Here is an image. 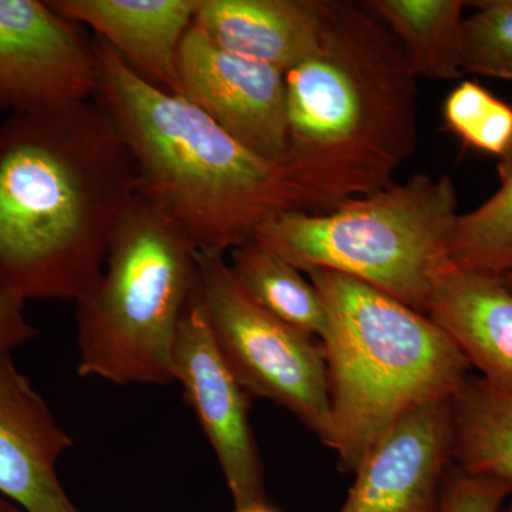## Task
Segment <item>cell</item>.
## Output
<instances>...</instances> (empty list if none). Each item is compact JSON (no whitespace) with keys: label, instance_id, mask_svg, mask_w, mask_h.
I'll list each match as a JSON object with an SVG mask.
<instances>
[{"label":"cell","instance_id":"1","mask_svg":"<svg viewBox=\"0 0 512 512\" xmlns=\"http://www.w3.org/2000/svg\"><path fill=\"white\" fill-rule=\"evenodd\" d=\"M140 192L133 154L97 97L0 123V291L79 301Z\"/></svg>","mask_w":512,"mask_h":512},{"label":"cell","instance_id":"2","mask_svg":"<svg viewBox=\"0 0 512 512\" xmlns=\"http://www.w3.org/2000/svg\"><path fill=\"white\" fill-rule=\"evenodd\" d=\"M416 80L363 2L323 0L318 47L285 72L281 167L301 211L323 214L393 183L417 144Z\"/></svg>","mask_w":512,"mask_h":512},{"label":"cell","instance_id":"3","mask_svg":"<svg viewBox=\"0 0 512 512\" xmlns=\"http://www.w3.org/2000/svg\"><path fill=\"white\" fill-rule=\"evenodd\" d=\"M97 100L137 164L140 194L197 252L227 255L282 212L301 211L281 164L269 163L181 96L138 76L106 42Z\"/></svg>","mask_w":512,"mask_h":512},{"label":"cell","instance_id":"4","mask_svg":"<svg viewBox=\"0 0 512 512\" xmlns=\"http://www.w3.org/2000/svg\"><path fill=\"white\" fill-rule=\"evenodd\" d=\"M306 274L328 312L320 340L329 392L326 446L355 474L400 420L453 399L473 367L424 313L329 269Z\"/></svg>","mask_w":512,"mask_h":512},{"label":"cell","instance_id":"5","mask_svg":"<svg viewBox=\"0 0 512 512\" xmlns=\"http://www.w3.org/2000/svg\"><path fill=\"white\" fill-rule=\"evenodd\" d=\"M458 217L453 180L417 174L323 214L282 212L255 239L301 272L350 276L427 315Z\"/></svg>","mask_w":512,"mask_h":512},{"label":"cell","instance_id":"6","mask_svg":"<svg viewBox=\"0 0 512 512\" xmlns=\"http://www.w3.org/2000/svg\"><path fill=\"white\" fill-rule=\"evenodd\" d=\"M197 286V251L138 192L99 279L76 302L79 375L174 383L175 342Z\"/></svg>","mask_w":512,"mask_h":512},{"label":"cell","instance_id":"7","mask_svg":"<svg viewBox=\"0 0 512 512\" xmlns=\"http://www.w3.org/2000/svg\"><path fill=\"white\" fill-rule=\"evenodd\" d=\"M198 285L212 335L248 396L271 400L328 443L325 355L316 338L269 315L239 288L227 256L197 252Z\"/></svg>","mask_w":512,"mask_h":512},{"label":"cell","instance_id":"8","mask_svg":"<svg viewBox=\"0 0 512 512\" xmlns=\"http://www.w3.org/2000/svg\"><path fill=\"white\" fill-rule=\"evenodd\" d=\"M94 40L49 2L0 0V110L28 113L94 99Z\"/></svg>","mask_w":512,"mask_h":512},{"label":"cell","instance_id":"9","mask_svg":"<svg viewBox=\"0 0 512 512\" xmlns=\"http://www.w3.org/2000/svg\"><path fill=\"white\" fill-rule=\"evenodd\" d=\"M173 363L174 380L184 387L217 456L235 511L266 504L264 468L249 421L248 393L215 342L200 285L181 320Z\"/></svg>","mask_w":512,"mask_h":512},{"label":"cell","instance_id":"10","mask_svg":"<svg viewBox=\"0 0 512 512\" xmlns=\"http://www.w3.org/2000/svg\"><path fill=\"white\" fill-rule=\"evenodd\" d=\"M181 97L269 163L286 153L285 72L232 55L191 26L180 53Z\"/></svg>","mask_w":512,"mask_h":512},{"label":"cell","instance_id":"11","mask_svg":"<svg viewBox=\"0 0 512 512\" xmlns=\"http://www.w3.org/2000/svg\"><path fill=\"white\" fill-rule=\"evenodd\" d=\"M453 460L451 400L400 420L355 471L340 512H440Z\"/></svg>","mask_w":512,"mask_h":512},{"label":"cell","instance_id":"12","mask_svg":"<svg viewBox=\"0 0 512 512\" xmlns=\"http://www.w3.org/2000/svg\"><path fill=\"white\" fill-rule=\"evenodd\" d=\"M72 439L43 397L0 352V494L26 512H80L57 477V461Z\"/></svg>","mask_w":512,"mask_h":512},{"label":"cell","instance_id":"13","mask_svg":"<svg viewBox=\"0 0 512 512\" xmlns=\"http://www.w3.org/2000/svg\"><path fill=\"white\" fill-rule=\"evenodd\" d=\"M74 25L89 26L148 83L181 96L180 53L200 0H50Z\"/></svg>","mask_w":512,"mask_h":512},{"label":"cell","instance_id":"14","mask_svg":"<svg viewBox=\"0 0 512 512\" xmlns=\"http://www.w3.org/2000/svg\"><path fill=\"white\" fill-rule=\"evenodd\" d=\"M427 316L481 379L512 397V292L500 278L451 265L434 285Z\"/></svg>","mask_w":512,"mask_h":512},{"label":"cell","instance_id":"15","mask_svg":"<svg viewBox=\"0 0 512 512\" xmlns=\"http://www.w3.org/2000/svg\"><path fill=\"white\" fill-rule=\"evenodd\" d=\"M323 0H200L192 26L225 52L291 69L318 47Z\"/></svg>","mask_w":512,"mask_h":512},{"label":"cell","instance_id":"16","mask_svg":"<svg viewBox=\"0 0 512 512\" xmlns=\"http://www.w3.org/2000/svg\"><path fill=\"white\" fill-rule=\"evenodd\" d=\"M402 46L416 79L456 80L461 67L463 0H369L363 2Z\"/></svg>","mask_w":512,"mask_h":512},{"label":"cell","instance_id":"17","mask_svg":"<svg viewBox=\"0 0 512 512\" xmlns=\"http://www.w3.org/2000/svg\"><path fill=\"white\" fill-rule=\"evenodd\" d=\"M451 419L457 467L512 481V397L468 376L451 399Z\"/></svg>","mask_w":512,"mask_h":512},{"label":"cell","instance_id":"18","mask_svg":"<svg viewBox=\"0 0 512 512\" xmlns=\"http://www.w3.org/2000/svg\"><path fill=\"white\" fill-rule=\"evenodd\" d=\"M232 275L245 295L269 315L322 340L328 312L319 292L299 269L256 239L229 252Z\"/></svg>","mask_w":512,"mask_h":512},{"label":"cell","instance_id":"19","mask_svg":"<svg viewBox=\"0 0 512 512\" xmlns=\"http://www.w3.org/2000/svg\"><path fill=\"white\" fill-rule=\"evenodd\" d=\"M500 190L458 217L450 262L463 271L503 276L512 269V151L501 158Z\"/></svg>","mask_w":512,"mask_h":512},{"label":"cell","instance_id":"20","mask_svg":"<svg viewBox=\"0 0 512 512\" xmlns=\"http://www.w3.org/2000/svg\"><path fill=\"white\" fill-rule=\"evenodd\" d=\"M443 116L448 130L468 147L501 158L511 153L512 107L480 84H458L444 101Z\"/></svg>","mask_w":512,"mask_h":512},{"label":"cell","instance_id":"21","mask_svg":"<svg viewBox=\"0 0 512 512\" xmlns=\"http://www.w3.org/2000/svg\"><path fill=\"white\" fill-rule=\"evenodd\" d=\"M464 18L461 67L470 73L512 80V0L477 2Z\"/></svg>","mask_w":512,"mask_h":512},{"label":"cell","instance_id":"22","mask_svg":"<svg viewBox=\"0 0 512 512\" xmlns=\"http://www.w3.org/2000/svg\"><path fill=\"white\" fill-rule=\"evenodd\" d=\"M510 497L512 481L476 476L457 467L444 478L440 512H501Z\"/></svg>","mask_w":512,"mask_h":512},{"label":"cell","instance_id":"23","mask_svg":"<svg viewBox=\"0 0 512 512\" xmlns=\"http://www.w3.org/2000/svg\"><path fill=\"white\" fill-rule=\"evenodd\" d=\"M25 303L0 291V352H12L36 338V329L30 325L23 311Z\"/></svg>","mask_w":512,"mask_h":512},{"label":"cell","instance_id":"24","mask_svg":"<svg viewBox=\"0 0 512 512\" xmlns=\"http://www.w3.org/2000/svg\"><path fill=\"white\" fill-rule=\"evenodd\" d=\"M0 512H20L18 508L12 503H9L6 498L0 497Z\"/></svg>","mask_w":512,"mask_h":512},{"label":"cell","instance_id":"25","mask_svg":"<svg viewBox=\"0 0 512 512\" xmlns=\"http://www.w3.org/2000/svg\"><path fill=\"white\" fill-rule=\"evenodd\" d=\"M235 512H275L272 508H269L268 505H255V507L247 508V510L235 511Z\"/></svg>","mask_w":512,"mask_h":512},{"label":"cell","instance_id":"26","mask_svg":"<svg viewBox=\"0 0 512 512\" xmlns=\"http://www.w3.org/2000/svg\"><path fill=\"white\" fill-rule=\"evenodd\" d=\"M500 279L503 281V284L507 286V288L512 292V269L511 271H508L507 274L500 276Z\"/></svg>","mask_w":512,"mask_h":512},{"label":"cell","instance_id":"27","mask_svg":"<svg viewBox=\"0 0 512 512\" xmlns=\"http://www.w3.org/2000/svg\"><path fill=\"white\" fill-rule=\"evenodd\" d=\"M505 512H512V500H511L510 505H508L507 510H505Z\"/></svg>","mask_w":512,"mask_h":512}]
</instances>
